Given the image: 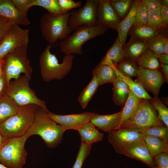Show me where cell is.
Instances as JSON below:
<instances>
[{"label":"cell","instance_id":"1f68e13d","mask_svg":"<svg viewBox=\"0 0 168 168\" xmlns=\"http://www.w3.org/2000/svg\"><path fill=\"white\" fill-rule=\"evenodd\" d=\"M34 6L42 7L46 9L50 14L53 16L64 13L58 0H32L30 7Z\"/></svg>","mask_w":168,"mask_h":168},{"label":"cell","instance_id":"8d00e7d4","mask_svg":"<svg viewBox=\"0 0 168 168\" xmlns=\"http://www.w3.org/2000/svg\"><path fill=\"white\" fill-rule=\"evenodd\" d=\"M147 25L159 34L167 28L161 16L160 10L149 12Z\"/></svg>","mask_w":168,"mask_h":168},{"label":"cell","instance_id":"4fadbf2b","mask_svg":"<svg viewBox=\"0 0 168 168\" xmlns=\"http://www.w3.org/2000/svg\"><path fill=\"white\" fill-rule=\"evenodd\" d=\"M136 81L139 82L146 92L152 93L154 96H158L160 89L165 82L164 76L159 70L150 69L139 66Z\"/></svg>","mask_w":168,"mask_h":168},{"label":"cell","instance_id":"d4e9b609","mask_svg":"<svg viewBox=\"0 0 168 168\" xmlns=\"http://www.w3.org/2000/svg\"><path fill=\"white\" fill-rule=\"evenodd\" d=\"M143 139L150 154L153 158L159 154L168 153V142L155 136L144 135Z\"/></svg>","mask_w":168,"mask_h":168},{"label":"cell","instance_id":"44dd1931","mask_svg":"<svg viewBox=\"0 0 168 168\" xmlns=\"http://www.w3.org/2000/svg\"><path fill=\"white\" fill-rule=\"evenodd\" d=\"M147 49V42L130 39L123 49L125 59H128L137 63L138 59Z\"/></svg>","mask_w":168,"mask_h":168},{"label":"cell","instance_id":"11a10c76","mask_svg":"<svg viewBox=\"0 0 168 168\" xmlns=\"http://www.w3.org/2000/svg\"><path fill=\"white\" fill-rule=\"evenodd\" d=\"M0 168H10L0 163Z\"/></svg>","mask_w":168,"mask_h":168},{"label":"cell","instance_id":"5b68a950","mask_svg":"<svg viewBox=\"0 0 168 168\" xmlns=\"http://www.w3.org/2000/svg\"><path fill=\"white\" fill-rule=\"evenodd\" d=\"M109 28L100 26H83L74 30L59 43L60 49L65 55H80L82 46L88 40L104 34Z\"/></svg>","mask_w":168,"mask_h":168},{"label":"cell","instance_id":"ac0fdd59","mask_svg":"<svg viewBox=\"0 0 168 168\" xmlns=\"http://www.w3.org/2000/svg\"><path fill=\"white\" fill-rule=\"evenodd\" d=\"M122 111L108 115H100L93 113L90 122L95 127L106 132L114 130L119 124Z\"/></svg>","mask_w":168,"mask_h":168},{"label":"cell","instance_id":"681fc988","mask_svg":"<svg viewBox=\"0 0 168 168\" xmlns=\"http://www.w3.org/2000/svg\"><path fill=\"white\" fill-rule=\"evenodd\" d=\"M157 56L161 64H168V55L164 54Z\"/></svg>","mask_w":168,"mask_h":168},{"label":"cell","instance_id":"d590c367","mask_svg":"<svg viewBox=\"0 0 168 168\" xmlns=\"http://www.w3.org/2000/svg\"><path fill=\"white\" fill-rule=\"evenodd\" d=\"M149 102L157 112L158 119L168 128V108L158 96H154L148 100Z\"/></svg>","mask_w":168,"mask_h":168},{"label":"cell","instance_id":"f546056e","mask_svg":"<svg viewBox=\"0 0 168 168\" xmlns=\"http://www.w3.org/2000/svg\"><path fill=\"white\" fill-rule=\"evenodd\" d=\"M129 32L131 35V39L146 42L159 34L147 25L132 27Z\"/></svg>","mask_w":168,"mask_h":168},{"label":"cell","instance_id":"816d5d0a","mask_svg":"<svg viewBox=\"0 0 168 168\" xmlns=\"http://www.w3.org/2000/svg\"><path fill=\"white\" fill-rule=\"evenodd\" d=\"M5 61L4 59L0 61V78L5 74L4 68Z\"/></svg>","mask_w":168,"mask_h":168},{"label":"cell","instance_id":"30bf717a","mask_svg":"<svg viewBox=\"0 0 168 168\" xmlns=\"http://www.w3.org/2000/svg\"><path fill=\"white\" fill-rule=\"evenodd\" d=\"M98 2V0H87L80 9L71 11L68 25L72 31L81 26H97Z\"/></svg>","mask_w":168,"mask_h":168},{"label":"cell","instance_id":"7c38bea8","mask_svg":"<svg viewBox=\"0 0 168 168\" xmlns=\"http://www.w3.org/2000/svg\"><path fill=\"white\" fill-rule=\"evenodd\" d=\"M108 139L116 152L120 154L131 143L143 138L144 135L133 128H120L108 132Z\"/></svg>","mask_w":168,"mask_h":168},{"label":"cell","instance_id":"603a6c76","mask_svg":"<svg viewBox=\"0 0 168 168\" xmlns=\"http://www.w3.org/2000/svg\"><path fill=\"white\" fill-rule=\"evenodd\" d=\"M112 84L113 100L115 105L123 107L130 91L129 88L125 82L118 78Z\"/></svg>","mask_w":168,"mask_h":168},{"label":"cell","instance_id":"52a82bcc","mask_svg":"<svg viewBox=\"0 0 168 168\" xmlns=\"http://www.w3.org/2000/svg\"><path fill=\"white\" fill-rule=\"evenodd\" d=\"M26 135L7 139L0 150V163L10 168H22L27 152L25 148Z\"/></svg>","mask_w":168,"mask_h":168},{"label":"cell","instance_id":"b9f144b4","mask_svg":"<svg viewBox=\"0 0 168 168\" xmlns=\"http://www.w3.org/2000/svg\"><path fill=\"white\" fill-rule=\"evenodd\" d=\"M59 3L64 13H67L71 9L81 6L82 2H76L72 0H58Z\"/></svg>","mask_w":168,"mask_h":168},{"label":"cell","instance_id":"2e32d148","mask_svg":"<svg viewBox=\"0 0 168 168\" xmlns=\"http://www.w3.org/2000/svg\"><path fill=\"white\" fill-rule=\"evenodd\" d=\"M121 154L140 161L151 168L157 167L146 147L143 138L129 145Z\"/></svg>","mask_w":168,"mask_h":168},{"label":"cell","instance_id":"7dc6e473","mask_svg":"<svg viewBox=\"0 0 168 168\" xmlns=\"http://www.w3.org/2000/svg\"><path fill=\"white\" fill-rule=\"evenodd\" d=\"M161 16L164 22L167 27L168 25V6L161 5L160 9Z\"/></svg>","mask_w":168,"mask_h":168},{"label":"cell","instance_id":"4dcf8cb0","mask_svg":"<svg viewBox=\"0 0 168 168\" xmlns=\"http://www.w3.org/2000/svg\"><path fill=\"white\" fill-rule=\"evenodd\" d=\"M99 86L97 79L95 76H93L92 80L81 92L78 98V100L83 109L87 106Z\"/></svg>","mask_w":168,"mask_h":168},{"label":"cell","instance_id":"cb8c5ba5","mask_svg":"<svg viewBox=\"0 0 168 168\" xmlns=\"http://www.w3.org/2000/svg\"><path fill=\"white\" fill-rule=\"evenodd\" d=\"M123 46L119 37H117L100 63L105 64L108 63H111L115 66L123 61L125 59Z\"/></svg>","mask_w":168,"mask_h":168},{"label":"cell","instance_id":"f5cc1de1","mask_svg":"<svg viewBox=\"0 0 168 168\" xmlns=\"http://www.w3.org/2000/svg\"><path fill=\"white\" fill-rule=\"evenodd\" d=\"M7 139L2 135L0 131V150L6 142Z\"/></svg>","mask_w":168,"mask_h":168},{"label":"cell","instance_id":"f6af8a7d","mask_svg":"<svg viewBox=\"0 0 168 168\" xmlns=\"http://www.w3.org/2000/svg\"><path fill=\"white\" fill-rule=\"evenodd\" d=\"M142 1L149 12L160 10L161 4L160 0H142Z\"/></svg>","mask_w":168,"mask_h":168},{"label":"cell","instance_id":"74e56055","mask_svg":"<svg viewBox=\"0 0 168 168\" xmlns=\"http://www.w3.org/2000/svg\"><path fill=\"white\" fill-rule=\"evenodd\" d=\"M163 36V35L159 34L147 42V49L157 55L164 54Z\"/></svg>","mask_w":168,"mask_h":168},{"label":"cell","instance_id":"d6a6232c","mask_svg":"<svg viewBox=\"0 0 168 168\" xmlns=\"http://www.w3.org/2000/svg\"><path fill=\"white\" fill-rule=\"evenodd\" d=\"M136 63L128 59L115 66L118 71L124 76L128 77H136L139 70Z\"/></svg>","mask_w":168,"mask_h":168},{"label":"cell","instance_id":"bcb514c9","mask_svg":"<svg viewBox=\"0 0 168 168\" xmlns=\"http://www.w3.org/2000/svg\"><path fill=\"white\" fill-rule=\"evenodd\" d=\"M8 86L4 74L0 78V99L6 95Z\"/></svg>","mask_w":168,"mask_h":168},{"label":"cell","instance_id":"f35d334b","mask_svg":"<svg viewBox=\"0 0 168 168\" xmlns=\"http://www.w3.org/2000/svg\"><path fill=\"white\" fill-rule=\"evenodd\" d=\"M149 12L142 1L136 12L132 27H135L147 25Z\"/></svg>","mask_w":168,"mask_h":168},{"label":"cell","instance_id":"f1b7e54d","mask_svg":"<svg viewBox=\"0 0 168 168\" xmlns=\"http://www.w3.org/2000/svg\"><path fill=\"white\" fill-rule=\"evenodd\" d=\"M137 63L139 66L155 70L160 69L161 64L157 55L148 49L142 54Z\"/></svg>","mask_w":168,"mask_h":168},{"label":"cell","instance_id":"ee69618b","mask_svg":"<svg viewBox=\"0 0 168 168\" xmlns=\"http://www.w3.org/2000/svg\"><path fill=\"white\" fill-rule=\"evenodd\" d=\"M15 24L12 22L0 18V43Z\"/></svg>","mask_w":168,"mask_h":168},{"label":"cell","instance_id":"277c9868","mask_svg":"<svg viewBox=\"0 0 168 168\" xmlns=\"http://www.w3.org/2000/svg\"><path fill=\"white\" fill-rule=\"evenodd\" d=\"M71 12L53 16L45 13L41 16L40 27L42 35L51 45L58 40H63L72 31L68 25Z\"/></svg>","mask_w":168,"mask_h":168},{"label":"cell","instance_id":"9f6ffc18","mask_svg":"<svg viewBox=\"0 0 168 168\" xmlns=\"http://www.w3.org/2000/svg\"><path fill=\"white\" fill-rule=\"evenodd\" d=\"M156 168H159L158 167H156Z\"/></svg>","mask_w":168,"mask_h":168},{"label":"cell","instance_id":"8992f818","mask_svg":"<svg viewBox=\"0 0 168 168\" xmlns=\"http://www.w3.org/2000/svg\"><path fill=\"white\" fill-rule=\"evenodd\" d=\"M30 78L23 75L10 82L6 95L11 98L18 106L34 104L42 108L47 113L48 110L45 101L38 98L35 91L29 85Z\"/></svg>","mask_w":168,"mask_h":168},{"label":"cell","instance_id":"4316f807","mask_svg":"<svg viewBox=\"0 0 168 168\" xmlns=\"http://www.w3.org/2000/svg\"><path fill=\"white\" fill-rule=\"evenodd\" d=\"M141 99L131 91L122 111L120 123L114 130L117 129L124 121L131 117L137 111L140 105Z\"/></svg>","mask_w":168,"mask_h":168},{"label":"cell","instance_id":"83f0119b","mask_svg":"<svg viewBox=\"0 0 168 168\" xmlns=\"http://www.w3.org/2000/svg\"><path fill=\"white\" fill-rule=\"evenodd\" d=\"M19 106L6 95L0 99V124L14 115Z\"/></svg>","mask_w":168,"mask_h":168},{"label":"cell","instance_id":"836d02e7","mask_svg":"<svg viewBox=\"0 0 168 168\" xmlns=\"http://www.w3.org/2000/svg\"><path fill=\"white\" fill-rule=\"evenodd\" d=\"M134 1L131 0H110V3L120 20L128 14Z\"/></svg>","mask_w":168,"mask_h":168},{"label":"cell","instance_id":"c3c4849f","mask_svg":"<svg viewBox=\"0 0 168 168\" xmlns=\"http://www.w3.org/2000/svg\"><path fill=\"white\" fill-rule=\"evenodd\" d=\"M161 68L162 69V72L164 76L165 82H168V64H161Z\"/></svg>","mask_w":168,"mask_h":168},{"label":"cell","instance_id":"e0dca14e","mask_svg":"<svg viewBox=\"0 0 168 168\" xmlns=\"http://www.w3.org/2000/svg\"><path fill=\"white\" fill-rule=\"evenodd\" d=\"M0 18L18 25H28L30 23L27 16L16 9L12 0H0Z\"/></svg>","mask_w":168,"mask_h":168},{"label":"cell","instance_id":"9a60e30c","mask_svg":"<svg viewBox=\"0 0 168 168\" xmlns=\"http://www.w3.org/2000/svg\"><path fill=\"white\" fill-rule=\"evenodd\" d=\"M120 21L112 7L110 0H98L97 25L111 28L116 30Z\"/></svg>","mask_w":168,"mask_h":168},{"label":"cell","instance_id":"7a4b0ae2","mask_svg":"<svg viewBox=\"0 0 168 168\" xmlns=\"http://www.w3.org/2000/svg\"><path fill=\"white\" fill-rule=\"evenodd\" d=\"M52 47L50 44L47 45L39 58L41 76L46 82L63 79L69 72L72 67L73 54L65 55L62 62L59 63L55 55L50 52Z\"/></svg>","mask_w":168,"mask_h":168},{"label":"cell","instance_id":"ba28073f","mask_svg":"<svg viewBox=\"0 0 168 168\" xmlns=\"http://www.w3.org/2000/svg\"><path fill=\"white\" fill-rule=\"evenodd\" d=\"M27 48H18L4 58L5 61V75L8 86L12 79L19 78L21 73L31 77L32 70L27 57Z\"/></svg>","mask_w":168,"mask_h":168},{"label":"cell","instance_id":"ab89813d","mask_svg":"<svg viewBox=\"0 0 168 168\" xmlns=\"http://www.w3.org/2000/svg\"><path fill=\"white\" fill-rule=\"evenodd\" d=\"M91 148V146L81 142L72 168H82L84 161L89 154Z\"/></svg>","mask_w":168,"mask_h":168},{"label":"cell","instance_id":"7402d4cb","mask_svg":"<svg viewBox=\"0 0 168 168\" xmlns=\"http://www.w3.org/2000/svg\"><path fill=\"white\" fill-rule=\"evenodd\" d=\"M106 64L112 67L114 69L117 77L122 80L128 86L130 91L135 95L141 99L150 100L152 97L144 90L140 84L133 81L130 77H126L119 72L116 68L114 65L111 63H109Z\"/></svg>","mask_w":168,"mask_h":168},{"label":"cell","instance_id":"ffe728a7","mask_svg":"<svg viewBox=\"0 0 168 168\" xmlns=\"http://www.w3.org/2000/svg\"><path fill=\"white\" fill-rule=\"evenodd\" d=\"M77 131L81 138V142L91 146L94 143L103 140L104 134L99 132L90 122H88Z\"/></svg>","mask_w":168,"mask_h":168},{"label":"cell","instance_id":"8fae6325","mask_svg":"<svg viewBox=\"0 0 168 168\" xmlns=\"http://www.w3.org/2000/svg\"><path fill=\"white\" fill-rule=\"evenodd\" d=\"M29 42V30L14 24L0 43V61L18 48L28 47Z\"/></svg>","mask_w":168,"mask_h":168},{"label":"cell","instance_id":"3957f363","mask_svg":"<svg viewBox=\"0 0 168 168\" xmlns=\"http://www.w3.org/2000/svg\"><path fill=\"white\" fill-rule=\"evenodd\" d=\"M39 106H19L16 112L0 124V131L7 139L24 136L32 124Z\"/></svg>","mask_w":168,"mask_h":168},{"label":"cell","instance_id":"60d3db41","mask_svg":"<svg viewBox=\"0 0 168 168\" xmlns=\"http://www.w3.org/2000/svg\"><path fill=\"white\" fill-rule=\"evenodd\" d=\"M16 9L23 15L27 16L32 0H12Z\"/></svg>","mask_w":168,"mask_h":168},{"label":"cell","instance_id":"f907efd6","mask_svg":"<svg viewBox=\"0 0 168 168\" xmlns=\"http://www.w3.org/2000/svg\"><path fill=\"white\" fill-rule=\"evenodd\" d=\"M163 40L164 54L168 55V39L164 35L163 36Z\"/></svg>","mask_w":168,"mask_h":168},{"label":"cell","instance_id":"9c48e42d","mask_svg":"<svg viewBox=\"0 0 168 168\" xmlns=\"http://www.w3.org/2000/svg\"><path fill=\"white\" fill-rule=\"evenodd\" d=\"M152 126H166L158 119L156 111L148 100L141 99L140 105L137 111L131 117L123 122L117 129L124 128L141 129Z\"/></svg>","mask_w":168,"mask_h":168},{"label":"cell","instance_id":"484cf974","mask_svg":"<svg viewBox=\"0 0 168 168\" xmlns=\"http://www.w3.org/2000/svg\"><path fill=\"white\" fill-rule=\"evenodd\" d=\"M92 74L97 79L99 86L106 83L112 84L117 78L112 67L100 63L94 69Z\"/></svg>","mask_w":168,"mask_h":168},{"label":"cell","instance_id":"7bdbcfd3","mask_svg":"<svg viewBox=\"0 0 168 168\" xmlns=\"http://www.w3.org/2000/svg\"><path fill=\"white\" fill-rule=\"evenodd\" d=\"M157 167L159 168H168V153H162L153 157Z\"/></svg>","mask_w":168,"mask_h":168},{"label":"cell","instance_id":"db71d44e","mask_svg":"<svg viewBox=\"0 0 168 168\" xmlns=\"http://www.w3.org/2000/svg\"><path fill=\"white\" fill-rule=\"evenodd\" d=\"M161 5L168 6V0H160Z\"/></svg>","mask_w":168,"mask_h":168},{"label":"cell","instance_id":"e575fe53","mask_svg":"<svg viewBox=\"0 0 168 168\" xmlns=\"http://www.w3.org/2000/svg\"><path fill=\"white\" fill-rule=\"evenodd\" d=\"M135 129L144 135L157 137L168 142V128L166 126H152L145 128Z\"/></svg>","mask_w":168,"mask_h":168},{"label":"cell","instance_id":"5bb4252c","mask_svg":"<svg viewBox=\"0 0 168 168\" xmlns=\"http://www.w3.org/2000/svg\"><path fill=\"white\" fill-rule=\"evenodd\" d=\"M93 113L85 112L67 115L57 114L50 112L49 117L59 124L65 132L68 129L77 130L85 124L90 122Z\"/></svg>","mask_w":168,"mask_h":168},{"label":"cell","instance_id":"6da1fadb","mask_svg":"<svg viewBox=\"0 0 168 168\" xmlns=\"http://www.w3.org/2000/svg\"><path fill=\"white\" fill-rule=\"evenodd\" d=\"M41 108L37 109L33 123L25 134L28 138L39 135L50 148L57 147L62 142L64 132Z\"/></svg>","mask_w":168,"mask_h":168},{"label":"cell","instance_id":"d6986e66","mask_svg":"<svg viewBox=\"0 0 168 168\" xmlns=\"http://www.w3.org/2000/svg\"><path fill=\"white\" fill-rule=\"evenodd\" d=\"M142 0H135L128 14L118 26V37L123 45L125 44L127 35L133 26L136 12Z\"/></svg>","mask_w":168,"mask_h":168}]
</instances>
